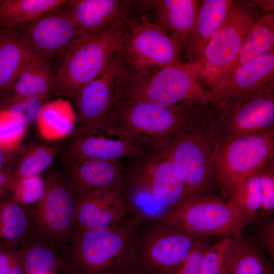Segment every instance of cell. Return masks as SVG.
<instances>
[{
  "label": "cell",
  "mask_w": 274,
  "mask_h": 274,
  "mask_svg": "<svg viewBox=\"0 0 274 274\" xmlns=\"http://www.w3.org/2000/svg\"><path fill=\"white\" fill-rule=\"evenodd\" d=\"M209 106L183 103L170 107L120 100L104 121L144 152L160 148L188 130L203 126Z\"/></svg>",
  "instance_id": "1"
},
{
  "label": "cell",
  "mask_w": 274,
  "mask_h": 274,
  "mask_svg": "<svg viewBox=\"0 0 274 274\" xmlns=\"http://www.w3.org/2000/svg\"><path fill=\"white\" fill-rule=\"evenodd\" d=\"M142 221L129 214L114 227L77 229L68 251L71 274H121L133 267Z\"/></svg>",
  "instance_id": "2"
},
{
  "label": "cell",
  "mask_w": 274,
  "mask_h": 274,
  "mask_svg": "<svg viewBox=\"0 0 274 274\" xmlns=\"http://www.w3.org/2000/svg\"><path fill=\"white\" fill-rule=\"evenodd\" d=\"M120 100L143 101L161 107L183 103L209 106L212 97L193 64L181 61L159 68H129Z\"/></svg>",
  "instance_id": "3"
},
{
  "label": "cell",
  "mask_w": 274,
  "mask_h": 274,
  "mask_svg": "<svg viewBox=\"0 0 274 274\" xmlns=\"http://www.w3.org/2000/svg\"><path fill=\"white\" fill-rule=\"evenodd\" d=\"M150 153L133 177L134 194L128 205L129 213L143 220L159 219L188 198L183 179L164 149Z\"/></svg>",
  "instance_id": "4"
},
{
  "label": "cell",
  "mask_w": 274,
  "mask_h": 274,
  "mask_svg": "<svg viewBox=\"0 0 274 274\" xmlns=\"http://www.w3.org/2000/svg\"><path fill=\"white\" fill-rule=\"evenodd\" d=\"M127 22L77 39L55 73L53 92L74 100L83 87L106 69L127 34Z\"/></svg>",
  "instance_id": "5"
},
{
  "label": "cell",
  "mask_w": 274,
  "mask_h": 274,
  "mask_svg": "<svg viewBox=\"0 0 274 274\" xmlns=\"http://www.w3.org/2000/svg\"><path fill=\"white\" fill-rule=\"evenodd\" d=\"M203 129L212 145L274 131V87L210 104Z\"/></svg>",
  "instance_id": "6"
},
{
  "label": "cell",
  "mask_w": 274,
  "mask_h": 274,
  "mask_svg": "<svg viewBox=\"0 0 274 274\" xmlns=\"http://www.w3.org/2000/svg\"><path fill=\"white\" fill-rule=\"evenodd\" d=\"M265 10L253 3L234 2L199 59L193 64L208 90L225 77L248 34L266 13Z\"/></svg>",
  "instance_id": "7"
},
{
  "label": "cell",
  "mask_w": 274,
  "mask_h": 274,
  "mask_svg": "<svg viewBox=\"0 0 274 274\" xmlns=\"http://www.w3.org/2000/svg\"><path fill=\"white\" fill-rule=\"evenodd\" d=\"M273 155L274 131L214 144L211 159L221 198L227 201L234 188L270 163Z\"/></svg>",
  "instance_id": "8"
},
{
  "label": "cell",
  "mask_w": 274,
  "mask_h": 274,
  "mask_svg": "<svg viewBox=\"0 0 274 274\" xmlns=\"http://www.w3.org/2000/svg\"><path fill=\"white\" fill-rule=\"evenodd\" d=\"M159 219L196 238L231 235L246 224L229 201L214 194L188 198L167 211Z\"/></svg>",
  "instance_id": "9"
},
{
  "label": "cell",
  "mask_w": 274,
  "mask_h": 274,
  "mask_svg": "<svg viewBox=\"0 0 274 274\" xmlns=\"http://www.w3.org/2000/svg\"><path fill=\"white\" fill-rule=\"evenodd\" d=\"M196 239L161 219L143 220L134 266L147 274H173Z\"/></svg>",
  "instance_id": "10"
},
{
  "label": "cell",
  "mask_w": 274,
  "mask_h": 274,
  "mask_svg": "<svg viewBox=\"0 0 274 274\" xmlns=\"http://www.w3.org/2000/svg\"><path fill=\"white\" fill-rule=\"evenodd\" d=\"M127 23V34L117 53L129 68L147 70L182 61L178 40L146 15H133Z\"/></svg>",
  "instance_id": "11"
},
{
  "label": "cell",
  "mask_w": 274,
  "mask_h": 274,
  "mask_svg": "<svg viewBox=\"0 0 274 274\" xmlns=\"http://www.w3.org/2000/svg\"><path fill=\"white\" fill-rule=\"evenodd\" d=\"M129 72L128 66L116 51L104 71L80 91L74 100L75 136L89 133L102 125L120 100Z\"/></svg>",
  "instance_id": "12"
},
{
  "label": "cell",
  "mask_w": 274,
  "mask_h": 274,
  "mask_svg": "<svg viewBox=\"0 0 274 274\" xmlns=\"http://www.w3.org/2000/svg\"><path fill=\"white\" fill-rule=\"evenodd\" d=\"M181 175L188 198L213 195L216 186L212 144L199 126L181 133L162 147Z\"/></svg>",
  "instance_id": "13"
},
{
  "label": "cell",
  "mask_w": 274,
  "mask_h": 274,
  "mask_svg": "<svg viewBox=\"0 0 274 274\" xmlns=\"http://www.w3.org/2000/svg\"><path fill=\"white\" fill-rule=\"evenodd\" d=\"M65 4L14 28L38 52L60 65L73 43L83 36Z\"/></svg>",
  "instance_id": "14"
},
{
  "label": "cell",
  "mask_w": 274,
  "mask_h": 274,
  "mask_svg": "<svg viewBox=\"0 0 274 274\" xmlns=\"http://www.w3.org/2000/svg\"><path fill=\"white\" fill-rule=\"evenodd\" d=\"M77 200L59 179L50 177L32 215L41 236L50 243L71 239L76 226Z\"/></svg>",
  "instance_id": "15"
},
{
  "label": "cell",
  "mask_w": 274,
  "mask_h": 274,
  "mask_svg": "<svg viewBox=\"0 0 274 274\" xmlns=\"http://www.w3.org/2000/svg\"><path fill=\"white\" fill-rule=\"evenodd\" d=\"M122 185L93 191L77 200V230L104 229L115 226L129 215Z\"/></svg>",
  "instance_id": "16"
},
{
  "label": "cell",
  "mask_w": 274,
  "mask_h": 274,
  "mask_svg": "<svg viewBox=\"0 0 274 274\" xmlns=\"http://www.w3.org/2000/svg\"><path fill=\"white\" fill-rule=\"evenodd\" d=\"M274 87V50L236 68L209 90L211 104Z\"/></svg>",
  "instance_id": "17"
},
{
  "label": "cell",
  "mask_w": 274,
  "mask_h": 274,
  "mask_svg": "<svg viewBox=\"0 0 274 274\" xmlns=\"http://www.w3.org/2000/svg\"><path fill=\"white\" fill-rule=\"evenodd\" d=\"M65 7L83 35L103 33L133 16L126 1L71 0Z\"/></svg>",
  "instance_id": "18"
},
{
  "label": "cell",
  "mask_w": 274,
  "mask_h": 274,
  "mask_svg": "<svg viewBox=\"0 0 274 274\" xmlns=\"http://www.w3.org/2000/svg\"><path fill=\"white\" fill-rule=\"evenodd\" d=\"M237 210L246 224L257 215L274 212L273 165H266L238 184L228 199Z\"/></svg>",
  "instance_id": "19"
},
{
  "label": "cell",
  "mask_w": 274,
  "mask_h": 274,
  "mask_svg": "<svg viewBox=\"0 0 274 274\" xmlns=\"http://www.w3.org/2000/svg\"><path fill=\"white\" fill-rule=\"evenodd\" d=\"M144 153L140 148L123 138L105 123L88 134L75 136L68 148L72 158L118 160L125 157Z\"/></svg>",
  "instance_id": "20"
},
{
  "label": "cell",
  "mask_w": 274,
  "mask_h": 274,
  "mask_svg": "<svg viewBox=\"0 0 274 274\" xmlns=\"http://www.w3.org/2000/svg\"><path fill=\"white\" fill-rule=\"evenodd\" d=\"M43 56L16 30L0 29V96L26 64Z\"/></svg>",
  "instance_id": "21"
},
{
  "label": "cell",
  "mask_w": 274,
  "mask_h": 274,
  "mask_svg": "<svg viewBox=\"0 0 274 274\" xmlns=\"http://www.w3.org/2000/svg\"><path fill=\"white\" fill-rule=\"evenodd\" d=\"M198 0L156 1L155 23L175 37L185 51L199 7Z\"/></svg>",
  "instance_id": "22"
},
{
  "label": "cell",
  "mask_w": 274,
  "mask_h": 274,
  "mask_svg": "<svg viewBox=\"0 0 274 274\" xmlns=\"http://www.w3.org/2000/svg\"><path fill=\"white\" fill-rule=\"evenodd\" d=\"M234 2L204 0L200 2L196 23L185 50L188 63H195L207 44L219 30Z\"/></svg>",
  "instance_id": "23"
},
{
  "label": "cell",
  "mask_w": 274,
  "mask_h": 274,
  "mask_svg": "<svg viewBox=\"0 0 274 274\" xmlns=\"http://www.w3.org/2000/svg\"><path fill=\"white\" fill-rule=\"evenodd\" d=\"M72 159V177L81 195L122 185L123 169L118 160Z\"/></svg>",
  "instance_id": "24"
},
{
  "label": "cell",
  "mask_w": 274,
  "mask_h": 274,
  "mask_svg": "<svg viewBox=\"0 0 274 274\" xmlns=\"http://www.w3.org/2000/svg\"><path fill=\"white\" fill-rule=\"evenodd\" d=\"M225 274H274L267 254L242 230L231 235Z\"/></svg>",
  "instance_id": "25"
},
{
  "label": "cell",
  "mask_w": 274,
  "mask_h": 274,
  "mask_svg": "<svg viewBox=\"0 0 274 274\" xmlns=\"http://www.w3.org/2000/svg\"><path fill=\"white\" fill-rule=\"evenodd\" d=\"M55 73L51 60L44 56L30 61L21 69L6 92L8 98H46L53 92Z\"/></svg>",
  "instance_id": "26"
},
{
  "label": "cell",
  "mask_w": 274,
  "mask_h": 274,
  "mask_svg": "<svg viewBox=\"0 0 274 274\" xmlns=\"http://www.w3.org/2000/svg\"><path fill=\"white\" fill-rule=\"evenodd\" d=\"M32 231L26 212L5 194L0 195V244L20 248Z\"/></svg>",
  "instance_id": "27"
},
{
  "label": "cell",
  "mask_w": 274,
  "mask_h": 274,
  "mask_svg": "<svg viewBox=\"0 0 274 274\" xmlns=\"http://www.w3.org/2000/svg\"><path fill=\"white\" fill-rule=\"evenodd\" d=\"M76 122V112L71 102L59 99L44 104L37 122L42 136L54 140L72 132Z\"/></svg>",
  "instance_id": "28"
},
{
  "label": "cell",
  "mask_w": 274,
  "mask_h": 274,
  "mask_svg": "<svg viewBox=\"0 0 274 274\" xmlns=\"http://www.w3.org/2000/svg\"><path fill=\"white\" fill-rule=\"evenodd\" d=\"M66 0H1L0 29H12L65 4Z\"/></svg>",
  "instance_id": "29"
},
{
  "label": "cell",
  "mask_w": 274,
  "mask_h": 274,
  "mask_svg": "<svg viewBox=\"0 0 274 274\" xmlns=\"http://www.w3.org/2000/svg\"><path fill=\"white\" fill-rule=\"evenodd\" d=\"M273 46L274 14L266 13L248 34L237 58L224 78L240 65L262 54L274 50Z\"/></svg>",
  "instance_id": "30"
},
{
  "label": "cell",
  "mask_w": 274,
  "mask_h": 274,
  "mask_svg": "<svg viewBox=\"0 0 274 274\" xmlns=\"http://www.w3.org/2000/svg\"><path fill=\"white\" fill-rule=\"evenodd\" d=\"M48 242L40 236L35 241L28 239L20 247L23 274H49L57 267L58 259Z\"/></svg>",
  "instance_id": "31"
},
{
  "label": "cell",
  "mask_w": 274,
  "mask_h": 274,
  "mask_svg": "<svg viewBox=\"0 0 274 274\" xmlns=\"http://www.w3.org/2000/svg\"><path fill=\"white\" fill-rule=\"evenodd\" d=\"M58 147L39 146L26 152L14 171V178L39 176L51 164Z\"/></svg>",
  "instance_id": "32"
},
{
  "label": "cell",
  "mask_w": 274,
  "mask_h": 274,
  "mask_svg": "<svg viewBox=\"0 0 274 274\" xmlns=\"http://www.w3.org/2000/svg\"><path fill=\"white\" fill-rule=\"evenodd\" d=\"M274 261L273 215L258 216L248 222L241 230Z\"/></svg>",
  "instance_id": "33"
},
{
  "label": "cell",
  "mask_w": 274,
  "mask_h": 274,
  "mask_svg": "<svg viewBox=\"0 0 274 274\" xmlns=\"http://www.w3.org/2000/svg\"><path fill=\"white\" fill-rule=\"evenodd\" d=\"M45 184L39 176L14 178L11 198L18 204L38 202L44 194Z\"/></svg>",
  "instance_id": "34"
},
{
  "label": "cell",
  "mask_w": 274,
  "mask_h": 274,
  "mask_svg": "<svg viewBox=\"0 0 274 274\" xmlns=\"http://www.w3.org/2000/svg\"><path fill=\"white\" fill-rule=\"evenodd\" d=\"M45 99L36 96L8 98L5 109L15 119L26 125L37 122Z\"/></svg>",
  "instance_id": "35"
},
{
  "label": "cell",
  "mask_w": 274,
  "mask_h": 274,
  "mask_svg": "<svg viewBox=\"0 0 274 274\" xmlns=\"http://www.w3.org/2000/svg\"><path fill=\"white\" fill-rule=\"evenodd\" d=\"M231 236L226 235L211 244L202 262L200 274H225Z\"/></svg>",
  "instance_id": "36"
},
{
  "label": "cell",
  "mask_w": 274,
  "mask_h": 274,
  "mask_svg": "<svg viewBox=\"0 0 274 274\" xmlns=\"http://www.w3.org/2000/svg\"><path fill=\"white\" fill-rule=\"evenodd\" d=\"M26 125L13 117L5 109L0 111V147L5 151L18 147Z\"/></svg>",
  "instance_id": "37"
},
{
  "label": "cell",
  "mask_w": 274,
  "mask_h": 274,
  "mask_svg": "<svg viewBox=\"0 0 274 274\" xmlns=\"http://www.w3.org/2000/svg\"><path fill=\"white\" fill-rule=\"evenodd\" d=\"M211 244L208 238H197L173 274H200L205 253Z\"/></svg>",
  "instance_id": "38"
},
{
  "label": "cell",
  "mask_w": 274,
  "mask_h": 274,
  "mask_svg": "<svg viewBox=\"0 0 274 274\" xmlns=\"http://www.w3.org/2000/svg\"><path fill=\"white\" fill-rule=\"evenodd\" d=\"M0 274H23L20 248L0 244Z\"/></svg>",
  "instance_id": "39"
},
{
  "label": "cell",
  "mask_w": 274,
  "mask_h": 274,
  "mask_svg": "<svg viewBox=\"0 0 274 274\" xmlns=\"http://www.w3.org/2000/svg\"><path fill=\"white\" fill-rule=\"evenodd\" d=\"M14 180V171L5 167L0 168V195L10 191Z\"/></svg>",
  "instance_id": "40"
},
{
  "label": "cell",
  "mask_w": 274,
  "mask_h": 274,
  "mask_svg": "<svg viewBox=\"0 0 274 274\" xmlns=\"http://www.w3.org/2000/svg\"><path fill=\"white\" fill-rule=\"evenodd\" d=\"M121 274H147L140 270L134 266L125 271Z\"/></svg>",
  "instance_id": "41"
},
{
  "label": "cell",
  "mask_w": 274,
  "mask_h": 274,
  "mask_svg": "<svg viewBox=\"0 0 274 274\" xmlns=\"http://www.w3.org/2000/svg\"><path fill=\"white\" fill-rule=\"evenodd\" d=\"M5 151L3 150L0 147V168L7 167L4 164L5 162Z\"/></svg>",
  "instance_id": "42"
}]
</instances>
